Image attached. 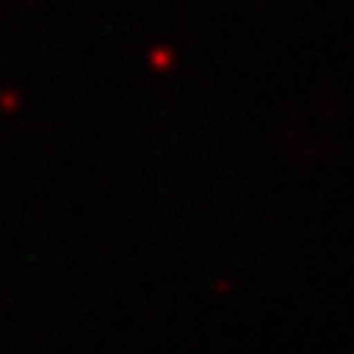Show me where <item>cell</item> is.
Here are the masks:
<instances>
[]
</instances>
